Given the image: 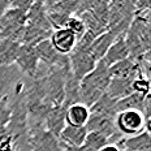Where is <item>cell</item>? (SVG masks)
<instances>
[{"label":"cell","instance_id":"obj_1","mask_svg":"<svg viewBox=\"0 0 151 151\" xmlns=\"http://www.w3.org/2000/svg\"><path fill=\"white\" fill-rule=\"evenodd\" d=\"M150 21L151 11L134 14L133 21L125 34V43L129 50V58L138 59L150 52Z\"/></svg>","mask_w":151,"mask_h":151},{"label":"cell","instance_id":"obj_2","mask_svg":"<svg viewBox=\"0 0 151 151\" xmlns=\"http://www.w3.org/2000/svg\"><path fill=\"white\" fill-rule=\"evenodd\" d=\"M109 82V68L103 61H98L95 68L80 81V103L90 108L106 94Z\"/></svg>","mask_w":151,"mask_h":151},{"label":"cell","instance_id":"obj_3","mask_svg":"<svg viewBox=\"0 0 151 151\" xmlns=\"http://www.w3.org/2000/svg\"><path fill=\"white\" fill-rule=\"evenodd\" d=\"M76 17L81 18L86 31L91 33L94 37H98L108 29V1L91 0L90 7Z\"/></svg>","mask_w":151,"mask_h":151},{"label":"cell","instance_id":"obj_4","mask_svg":"<svg viewBox=\"0 0 151 151\" xmlns=\"http://www.w3.org/2000/svg\"><path fill=\"white\" fill-rule=\"evenodd\" d=\"M134 5L130 0L108 1V29L119 35H124L134 17Z\"/></svg>","mask_w":151,"mask_h":151},{"label":"cell","instance_id":"obj_5","mask_svg":"<svg viewBox=\"0 0 151 151\" xmlns=\"http://www.w3.org/2000/svg\"><path fill=\"white\" fill-rule=\"evenodd\" d=\"M26 14L13 8H8L0 17V40L9 39L21 45L24 37Z\"/></svg>","mask_w":151,"mask_h":151},{"label":"cell","instance_id":"obj_6","mask_svg":"<svg viewBox=\"0 0 151 151\" xmlns=\"http://www.w3.org/2000/svg\"><path fill=\"white\" fill-rule=\"evenodd\" d=\"M117 132L122 137H132L142 133L143 130H150V120L145 117L143 113L138 111H121L115 119Z\"/></svg>","mask_w":151,"mask_h":151},{"label":"cell","instance_id":"obj_7","mask_svg":"<svg viewBox=\"0 0 151 151\" xmlns=\"http://www.w3.org/2000/svg\"><path fill=\"white\" fill-rule=\"evenodd\" d=\"M68 59H69V68H70L72 74L78 81H81L85 76L89 74L96 65L95 59L91 56L89 50L74 48L68 55Z\"/></svg>","mask_w":151,"mask_h":151},{"label":"cell","instance_id":"obj_8","mask_svg":"<svg viewBox=\"0 0 151 151\" xmlns=\"http://www.w3.org/2000/svg\"><path fill=\"white\" fill-rule=\"evenodd\" d=\"M85 128H86L87 132H96V133L103 134V136L109 141V143L116 145L122 138V136L117 132V129H116L115 120L103 117V116H99V115H93V113H90L89 121L85 125Z\"/></svg>","mask_w":151,"mask_h":151},{"label":"cell","instance_id":"obj_9","mask_svg":"<svg viewBox=\"0 0 151 151\" xmlns=\"http://www.w3.org/2000/svg\"><path fill=\"white\" fill-rule=\"evenodd\" d=\"M14 65L22 73V76L27 78H33L39 67V59H38L34 47L21 45L18 48L17 56H16Z\"/></svg>","mask_w":151,"mask_h":151},{"label":"cell","instance_id":"obj_10","mask_svg":"<svg viewBox=\"0 0 151 151\" xmlns=\"http://www.w3.org/2000/svg\"><path fill=\"white\" fill-rule=\"evenodd\" d=\"M39 63L46 67H67L69 65V59L67 55H60L52 47L50 39L43 40L34 47Z\"/></svg>","mask_w":151,"mask_h":151},{"label":"cell","instance_id":"obj_11","mask_svg":"<svg viewBox=\"0 0 151 151\" xmlns=\"http://www.w3.org/2000/svg\"><path fill=\"white\" fill-rule=\"evenodd\" d=\"M109 74H111V78H127L132 81H136L138 78H146L139 61L133 58H128L109 67Z\"/></svg>","mask_w":151,"mask_h":151},{"label":"cell","instance_id":"obj_12","mask_svg":"<svg viewBox=\"0 0 151 151\" xmlns=\"http://www.w3.org/2000/svg\"><path fill=\"white\" fill-rule=\"evenodd\" d=\"M30 133V150L29 151H65L58 138L46 130H35Z\"/></svg>","mask_w":151,"mask_h":151},{"label":"cell","instance_id":"obj_13","mask_svg":"<svg viewBox=\"0 0 151 151\" xmlns=\"http://www.w3.org/2000/svg\"><path fill=\"white\" fill-rule=\"evenodd\" d=\"M22 77V73L14 64L9 67H0V100L13 93Z\"/></svg>","mask_w":151,"mask_h":151},{"label":"cell","instance_id":"obj_14","mask_svg":"<svg viewBox=\"0 0 151 151\" xmlns=\"http://www.w3.org/2000/svg\"><path fill=\"white\" fill-rule=\"evenodd\" d=\"M65 112H67V107L65 106H58L52 107L48 109L46 117H45V129L48 132L51 136L55 138H59L63 129L67 125L65 121Z\"/></svg>","mask_w":151,"mask_h":151},{"label":"cell","instance_id":"obj_15","mask_svg":"<svg viewBox=\"0 0 151 151\" xmlns=\"http://www.w3.org/2000/svg\"><path fill=\"white\" fill-rule=\"evenodd\" d=\"M50 42H51L52 47L60 55L68 56L74 50L76 43H77V38L68 29L63 27V29H58L52 31L51 37H50Z\"/></svg>","mask_w":151,"mask_h":151},{"label":"cell","instance_id":"obj_16","mask_svg":"<svg viewBox=\"0 0 151 151\" xmlns=\"http://www.w3.org/2000/svg\"><path fill=\"white\" fill-rule=\"evenodd\" d=\"M116 146L120 151H146L151 150L150 130H143L142 133L132 137H122Z\"/></svg>","mask_w":151,"mask_h":151},{"label":"cell","instance_id":"obj_17","mask_svg":"<svg viewBox=\"0 0 151 151\" xmlns=\"http://www.w3.org/2000/svg\"><path fill=\"white\" fill-rule=\"evenodd\" d=\"M26 25L39 27V29H42V30L53 31V29L51 27V24H50L48 18H47L45 1L38 0V1L33 3L31 8L26 13Z\"/></svg>","mask_w":151,"mask_h":151},{"label":"cell","instance_id":"obj_18","mask_svg":"<svg viewBox=\"0 0 151 151\" xmlns=\"http://www.w3.org/2000/svg\"><path fill=\"white\" fill-rule=\"evenodd\" d=\"M117 37H120V35L117 33H115L113 30H107L94 39V42L91 43V46L89 48V52L95 59L96 63L104 58L106 52L108 51V48L112 46V43L115 42Z\"/></svg>","mask_w":151,"mask_h":151},{"label":"cell","instance_id":"obj_19","mask_svg":"<svg viewBox=\"0 0 151 151\" xmlns=\"http://www.w3.org/2000/svg\"><path fill=\"white\" fill-rule=\"evenodd\" d=\"M128 58H129V50H128L127 43H125V34H124V35L116 38V40L112 43V46L108 48L104 58L100 61H103L109 68Z\"/></svg>","mask_w":151,"mask_h":151},{"label":"cell","instance_id":"obj_20","mask_svg":"<svg viewBox=\"0 0 151 151\" xmlns=\"http://www.w3.org/2000/svg\"><path fill=\"white\" fill-rule=\"evenodd\" d=\"M87 130L85 127H70V125H65L63 132L59 136V142L61 143L63 147H80L85 143V138H86Z\"/></svg>","mask_w":151,"mask_h":151},{"label":"cell","instance_id":"obj_21","mask_svg":"<svg viewBox=\"0 0 151 151\" xmlns=\"http://www.w3.org/2000/svg\"><path fill=\"white\" fill-rule=\"evenodd\" d=\"M90 117V109L82 103H77V104L69 106L65 112V121L67 125L70 127H85L89 121Z\"/></svg>","mask_w":151,"mask_h":151},{"label":"cell","instance_id":"obj_22","mask_svg":"<svg viewBox=\"0 0 151 151\" xmlns=\"http://www.w3.org/2000/svg\"><path fill=\"white\" fill-rule=\"evenodd\" d=\"M89 109L90 113H93V115H99L107 119H112V120H115L119 113L117 100L109 98L107 94H104L102 98H99Z\"/></svg>","mask_w":151,"mask_h":151},{"label":"cell","instance_id":"obj_23","mask_svg":"<svg viewBox=\"0 0 151 151\" xmlns=\"http://www.w3.org/2000/svg\"><path fill=\"white\" fill-rule=\"evenodd\" d=\"M133 82L134 81L127 80V78H111V82L108 85L106 94L115 100L124 99L134 93Z\"/></svg>","mask_w":151,"mask_h":151},{"label":"cell","instance_id":"obj_24","mask_svg":"<svg viewBox=\"0 0 151 151\" xmlns=\"http://www.w3.org/2000/svg\"><path fill=\"white\" fill-rule=\"evenodd\" d=\"M80 103V81L72 74L70 70L65 74V83H64V103L68 108L69 106H73Z\"/></svg>","mask_w":151,"mask_h":151},{"label":"cell","instance_id":"obj_25","mask_svg":"<svg viewBox=\"0 0 151 151\" xmlns=\"http://www.w3.org/2000/svg\"><path fill=\"white\" fill-rule=\"evenodd\" d=\"M20 46V43L9 39L0 40V67H9L14 64Z\"/></svg>","mask_w":151,"mask_h":151},{"label":"cell","instance_id":"obj_26","mask_svg":"<svg viewBox=\"0 0 151 151\" xmlns=\"http://www.w3.org/2000/svg\"><path fill=\"white\" fill-rule=\"evenodd\" d=\"M109 141L100 133H96V132H87L86 138H85V146L90 147V149L99 151L102 147H104L106 145H108Z\"/></svg>","mask_w":151,"mask_h":151},{"label":"cell","instance_id":"obj_27","mask_svg":"<svg viewBox=\"0 0 151 151\" xmlns=\"http://www.w3.org/2000/svg\"><path fill=\"white\" fill-rule=\"evenodd\" d=\"M12 104H13L12 94L0 100V128L7 127V124L9 122L12 113Z\"/></svg>","mask_w":151,"mask_h":151},{"label":"cell","instance_id":"obj_28","mask_svg":"<svg viewBox=\"0 0 151 151\" xmlns=\"http://www.w3.org/2000/svg\"><path fill=\"white\" fill-rule=\"evenodd\" d=\"M65 29H68L70 31V33L77 38V40L86 33V27H85L83 22L81 21V18L76 17V16L69 17V20L67 21V25H65Z\"/></svg>","mask_w":151,"mask_h":151},{"label":"cell","instance_id":"obj_29","mask_svg":"<svg viewBox=\"0 0 151 151\" xmlns=\"http://www.w3.org/2000/svg\"><path fill=\"white\" fill-rule=\"evenodd\" d=\"M133 91L143 96L150 95V80H146V78L136 80L133 82Z\"/></svg>","mask_w":151,"mask_h":151},{"label":"cell","instance_id":"obj_30","mask_svg":"<svg viewBox=\"0 0 151 151\" xmlns=\"http://www.w3.org/2000/svg\"><path fill=\"white\" fill-rule=\"evenodd\" d=\"M33 3H34V0H12L9 8L17 9V11L26 14L29 12V9L31 8V5H33Z\"/></svg>","mask_w":151,"mask_h":151},{"label":"cell","instance_id":"obj_31","mask_svg":"<svg viewBox=\"0 0 151 151\" xmlns=\"http://www.w3.org/2000/svg\"><path fill=\"white\" fill-rule=\"evenodd\" d=\"M9 5H11L9 0H0V17L4 14V12L9 8Z\"/></svg>","mask_w":151,"mask_h":151},{"label":"cell","instance_id":"obj_32","mask_svg":"<svg viewBox=\"0 0 151 151\" xmlns=\"http://www.w3.org/2000/svg\"><path fill=\"white\" fill-rule=\"evenodd\" d=\"M64 149H65V151H95V150L90 149V147L85 146V145H82V146H80V147H74V149H72V147H64Z\"/></svg>","mask_w":151,"mask_h":151},{"label":"cell","instance_id":"obj_33","mask_svg":"<svg viewBox=\"0 0 151 151\" xmlns=\"http://www.w3.org/2000/svg\"><path fill=\"white\" fill-rule=\"evenodd\" d=\"M99 151H120V149H119L115 143H108V145H106L104 147H102Z\"/></svg>","mask_w":151,"mask_h":151},{"label":"cell","instance_id":"obj_34","mask_svg":"<svg viewBox=\"0 0 151 151\" xmlns=\"http://www.w3.org/2000/svg\"><path fill=\"white\" fill-rule=\"evenodd\" d=\"M146 151H151V150H146Z\"/></svg>","mask_w":151,"mask_h":151}]
</instances>
